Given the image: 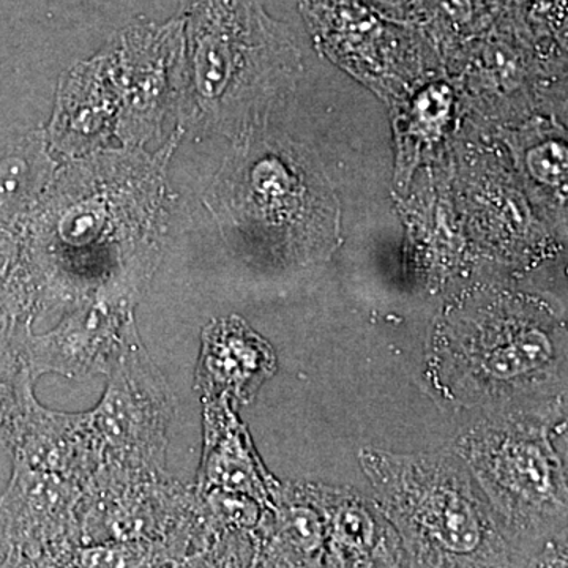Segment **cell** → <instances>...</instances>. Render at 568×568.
Masks as SVG:
<instances>
[{
	"instance_id": "obj_5",
	"label": "cell",
	"mask_w": 568,
	"mask_h": 568,
	"mask_svg": "<svg viewBox=\"0 0 568 568\" xmlns=\"http://www.w3.org/2000/svg\"><path fill=\"white\" fill-rule=\"evenodd\" d=\"M562 424L559 402L534 399L489 409L459 436L455 454L503 523L500 530L515 540L534 541L566 528Z\"/></svg>"
},
{
	"instance_id": "obj_4",
	"label": "cell",
	"mask_w": 568,
	"mask_h": 568,
	"mask_svg": "<svg viewBox=\"0 0 568 568\" xmlns=\"http://www.w3.org/2000/svg\"><path fill=\"white\" fill-rule=\"evenodd\" d=\"M361 458L381 510L394 523L413 566H508L503 530L455 452L364 450Z\"/></svg>"
},
{
	"instance_id": "obj_1",
	"label": "cell",
	"mask_w": 568,
	"mask_h": 568,
	"mask_svg": "<svg viewBox=\"0 0 568 568\" xmlns=\"http://www.w3.org/2000/svg\"><path fill=\"white\" fill-rule=\"evenodd\" d=\"M185 32V119L194 130L242 140L297 91L302 55L265 0H179Z\"/></svg>"
},
{
	"instance_id": "obj_7",
	"label": "cell",
	"mask_w": 568,
	"mask_h": 568,
	"mask_svg": "<svg viewBox=\"0 0 568 568\" xmlns=\"http://www.w3.org/2000/svg\"><path fill=\"white\" fill-rule=\"evenodd\" d=\"M145 272L126 271L97 287L43 334L32 332L28 361L33 379L61 375L88 381L108 376L140 338L134 306Z\"/></svg>"
},
{
	"instance_id": "obj_3",
	"label": "cell",
	"mask_w": 568,
	"mask_h": 568,
	"mask_svg": "<svg viewBox=\"0 0 568 568\" xmlns=\"http://www.w3.org/2000/svg\"><path fill=\"white\" fill-rule=\"evenodd\" d=\"M566 331L562 321L529 298L497 295L454 306L433 336L437 387L467 406L489 409L549 395L559 383Z\"/></svg>"
},
{
	"instance_id": "obj_12",
	"label": "cell",
	"mask_w": 568,
	"mask_h": 568,
	"mask_svg": "<svg viewBox=\"0 0 568 568\" xmlns=\"http://www.w3.org/2000/svg\"><path fill=\"white\" fill-rule=\"evenodd\" d=\"M29 325L36 327L24 291L10 275L0 274V351L11 345Z\"/></svg>"
},
{
	"instance_id": "obj_10",
	"label": "cell",
	"mask_w": 568,
	"mask_h": 568,
	"mask_svg": "<svg viewBox=\"0 0 568 568\" xmlns=\"http://www.w3.org/2000/svg\"><path fill=\"white\" fill-rule=\"evenodd\" d=\"M325 547L327 523L321 487L287 488L264 537L261 560L268 566H325Z\"/></svg>"
},
{
	"instance_id": "obj_2",
	"label": "cell",
	"mask_w": 568,
	"mask_h": 568,
	"mask_svg": "<svg viewBox=\"0 0 568 568\" xmlns=\"http://www.w3.org/2000/svg\"><path fill=\"white\" fill-rule=\"evenodd\" d=\"M235 142L209 197L230 242L274 264L331 256L339 242L342 211L315 153L265 130Z\"/></svg>"
},
{
	"instance_id": "obj_8",
	"label": "cell",
	"mask_w": 568,
	"mask_h": 568,
	"mask_svg": "<svg viewBox=\"0 0 568 568\" xmlns=\"http://www.w3.org/2000/svg\"><path fill=\"white\" fill-rule=\"evenodd\" d=\"M84 485L13 459L0 497V566H50L81 544L78 504Z\"/></svg>"
},
{
	"instance_id": "obj_9",
	"label": "cell",
	"mask_w": 568,
	"mask_h": 568,
	"mask_svg": "<svg viewBox=\"0 0 568 568\" xmlns=\"http://www.w3.org/2000/svg\"><path fill=\"white\" fill-rule=\"evenodd\" d=\"M327 523L325 566H398L405 549L375 503L351 489L321 487Z\"/></svg>"
},
{
	"instance_id": "obj_13",
	"label": "cell",
	"mask_w": 568,
	"mask_h": 568,
	"mask_svg": "<svg viewBox=\"0 0 568 568\" xmlns=\"http://www.w3.org/2000/svg\"><path fill=\"white\" fill-rule=\"evenodd\" d=\"M373 2L386 7L388 10L407 11L413 10L417 6L418 0H373Z\"/></svg>"
},
{
	"instance_id": "obj_6",
	"label": "cell",
	"mask_w": 568,
	"mask_h": 568,
	"mask_svg": "<svg viewBox=\"0 0 568 568\" xmlns=\"http://www.w3.org/2000/svg\"><path fill=\"white\" fill-rule=\"evenodd\" d=\"M106 377L102 403L84 414L99 467L164 474L173 398L141 339Z\"/></svg>"
},
{
	"instance_id": "obj_11",
	"label": "cell",
	"mask_w": 568,
	"mask_h": 568,
	"mask_svg": "<svg viewBox=\"0 0 568 568\" xmlns=\"http://www.w3.org/2000/svg\"><path fill=\"white\" fill-rule=\"evenodd\" d=\"M32 332L33 327L29 325L11 345L0 351V448L13 446L36 398V379L28 361V343Z\"/></svg>"
}]
</instances>
